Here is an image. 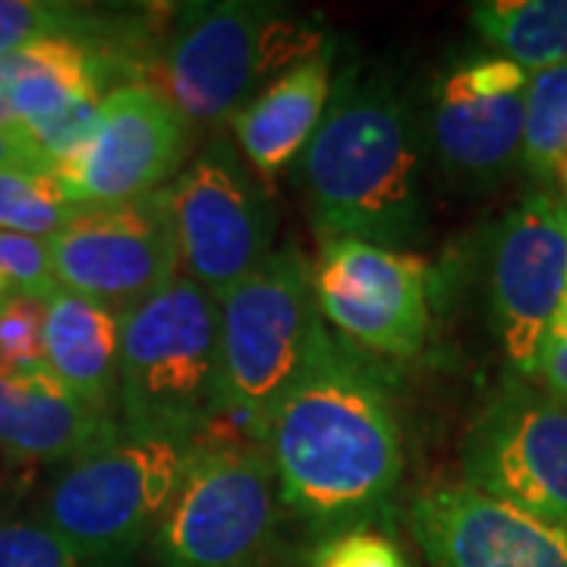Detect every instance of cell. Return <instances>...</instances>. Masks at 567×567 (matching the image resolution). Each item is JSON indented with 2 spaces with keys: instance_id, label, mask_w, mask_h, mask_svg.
<instances>
[{
  "instance_id": "ac0fdd59",
  "label": "cell",
  "mask_w": 567,
  "mask_h": 567,
  "mask_svg": "<svg viewBox=\"0 0 567 567\" xmlns=\"http://www.w3.org/2000/svg\"><path fill=\"white\" fill-rule=\"evenodd\" d=\"M13 126L25 136L70 117L89 104H102L111 54L73 39H44L0 58Z\"/></svg>"
},
{
  "instance_id": "f1b7e54d",
  "label": "cell",
  "mask_w": 567,
  "mask_h": 567,
  "mask_svg": "<svg viewBox=\"0 0 567 567\" xmlns=\"http://www.w3.org/2000/svg\"><path fill=\"white\" fill-rule=\"evenodd\" d=\"M0 167H41L51 171L41 148L22 130H0Z\"/></svg>"
},
{
  "instance_id": "ba28073f",
  "label": "cell",
  "mask_w": 567,
  "mask_h": 567,
  "mask_svg": "<svg viewBox=\"0 0 567 567\" xmlns=\"http://www.w3.org/2000/svg\"><path fill=\"white\" fill-rule=\"evenodd\" d=\"M181 271L221 300L271 256L278 215L237 142L215 136L167 186Z\"/></svg>"
},
{
  "instance_id": "6da1fadb",
  "label": "cell",
  "mask_w": 567,
  "mask_h": 567,
  "mask_svg": "<svg viewBox=\"0 0 567 567\" xmlns=\"http://www.w3.org/2000/svg\"><path fill=\"white\" fill-rule=\"evenodd\" d=\"M262 447L284 511L319 539L375 527L404 476V432L385 379L324 324Z\"/></svg>"
},
{
  "instance_id": "4316f807",
  "label": "cell",
  "mask_w": 567,
  "mask_h": 567,
  "mask_svg": "<svg viewBox=\"0 0 567 567\" xmlns=\"http://www.w3.org/2000/svg\"><path fill=\"white\" fill-rule=\"evenodd\" d=\"M0 268L13 293L32 297V300H48L61 290L51 268V249L48 240L39 237H22V234H3L0 230Z\"/></svg>"
},
{
  "instance_id": "7c38bea8",
  "label": "cell",
  "mask_w": 567,
  "mask_h": 567,
  "mask_svg": "<svg viewBox=\"0 0 567 567\" xmlns=\"http://www.w3.org/2000/svg\"><path fill=\"white\" fill-rule=\"evenodd\" d=\"M529 73L498 54L447 66L425 104L429 158L464 186H492L520 164Z\"/></svg>"
},
{
  "instance_id": "d4e9b609",
  "label": "cell",
  "mask_w": 567,
  "mask_h": 567,
  "mask_svg": "<svg viewBox=\"0 0 567 567\" xmlns=\"http://www.w3.org/2000/svg\"><path fill=\"white\" fill-rule=\"evenodd\" d=\"M44 365V303L13 293L0 303V372H35Z\"/></svg>"
},
{
  "instance_id": "277c9868",
  "label": "cell",
  "mask_w": 567,
  "mask_h": 567,
  "mask_svg": "<svg viewBox=\"0 0 567 567\" xmlns=\"http://www.w3.org/2000/svg\"><path fill=\"white\" fill-rule=\"evenodd\" d=\"M324 44L319 25L281 3H189L164 41L162 92L193 126H215L234 121L268 82Z\"/></svg>"
},
{
  "instance_id": "ffe728a7",
  "label": "cell",
  "mask_w": 567,
  "mask_h": 567,
  "mask_svg": "<svg viewBox=\"0 0 567 567\" xmlns=\"http://www.w3.org/2000/svg\"><path fill=\"white\" fill-rule=\"evenodd\" d=\"M470 22L527 73L567 63V0H483L470 7Z\"/></svg>"
},
{
  "instance_id": "83f0119b",
  "label": "cell",
  "mask_w": 567,
  "mask_h": 567,
  "mask_svg": "<svg viewBox=\"0 0 567 567\" xmlns=\"http://www.w3.org/2000/svg\"><path fill=\"white\" fill-rule=\"evenodd\" d=\"M529 382H536V388H543L551 401L567 406V334L548 338L546 344H543Z\"/></svg>"
},
{
  "instance_id": "cb8c5ba5",
  "label": "cell",
  "mask_w": 567,
  "mask_h": 567,
  "mask_svg": "<svg viewBox=\"0 0 567 567\" xmlns=\"http://www.w3.org/2000/svg\"><path fill=\"white\" fill-rule=\"evenodd\" d=\"M0 567H136L89 555L41 520H0Z\"/></svg>"
},
{
  "instance_id": "5bb4252c",
  "label": "cell",
  "mask_w": 567,
  "mask_h": 567,
  "mask_svg": "<svg viewBox=\"0 0 567 567\" xmlns=\"http://www.w3.org/2000/svg\"><path fill=\"white\" fill-rule=\"evenodd\" d=\"M567 290V205L529 193L507 212L488 249V309L511 365L529 379Z\"/></svg>"
},
{
  "instance_id": "4fadbf2b",
  "label": "cell",
  "mask_w": 567,
  "mask_h": 567,
  "mask_svg": "<svg viewBox=\"0 0 567 567\" xmlns=\"http://www.w3.org/2000/svg\"><path fill=\"white\" fill-rule=\"evenodd\" d=\"M322 322L379 357L410 360L429 338V271L401 252L360 240H324L312 265Z\"/></svg>"
},
{
  "instance_id": "1f68e13d",
  "label": "cell",
  "mask_w": 567,
  "mask_h": 567,
  "mask_svg": "<svg viewBox=\"0 0 567 567\" xmlns=\"http://www.w3.org/2000/svg\"><path fill=\"white\" fill-rule=\"evenodd\" d=\"M558 181H561V186H565V193H567V158H565V164H561V174H558Z\"/></svg>"
},
{
  "instance_id": "2e32d148",
  "label": "cell",
  "mask_w": 567,
  "mask_h": 567,
  "mask_svg": "<svg viewBox=\"0 0 567 567\" xmlns=\"http://www.w3.org/2000/svg\"><path fill=\"white\" fill-rule=\"evenodd\" d=\"M121 432L48 369L0 372V451L17 464H70Z\"/></svg>"
},
{
  "instance_id": "9c48e42d",
  "label": "cell",
  "mask_w": 567,
  "mask_h": 567,
  "mask_svg": "<svg viewBox=\"0 0 567 567\" xmlns=\"http://www.w3.org/2000/svg\"><path fill=\"white\" fill-rule=\"evenodd\" d=\"M461 483L567 527V406L524 379H505L470 423Z\"/></svg>"
},
{
  "instance_id": "5b68a950",
  "label": "cell",
  "mask_w": 567,
  "mask_h": 567,
  "mask_svg": "<svg viewBox=\"0 0 567 567\" xmlns=\"http://www.w3.org/2000/svg\"><path fill=\"white\" fill-rule=\"evenodd\" d=\"M312 262L297 244L271 249L218 300L221 423L262 445L265 429L322 331Z\"/></svg>"
},
{
  "instance_id": "f546056e",
  "label": "cell",
  "mask_w": 567,
  "mask_h": 567,
  "mask_svg": "<svg viewBox=\"0 0 567 567\" xmlns=\"http://www.w3.org/2000/svg\"><path fill=\"white\" fill-rule=\"evenodd\" d=\"M561 334H567V290H565V300H561V306H558V312H555V322H551V328H548V338H561Z\"/></svg>"
},
{
  "instance_id": "8992f818",
  "label": "cell",
  "mask_w": 567,
  "mask_h": 567,
  "mask_svg": "<svg viewBox=\"0 0 567 567\" xmlns=\"http://www.w3.org/2000/svg\"><path fill=\"white\" fill-rule=\"evenodd\" d=\"M193 454L196 442L123 429L51 476L35 520L89 555L136 561L177 495Z\"/></svg>"
},
{
  "instance_id": "603a6c76",
  "label": "cell",
  "mask_w": 567,
  "mask_h": 567,
  "mask_svg": "<svg viewBox=\"0 0 567 567\" xmlns=\"http://www.w3.org/2000/svg\"><path fill=\"white\" fill-rule=\"evenodd\" d=\"M80 212L51 171L0 167V230L51 240Z\"/></svg>"
},
{
  "instance_id": "52a82bcc",
  "label": "cell",
  "mask_w": 567,
  "mask_h": 567,
  "mask_svg": "<svg viewBox=\"0 0 567 567\" xmlns=\"http://www.w3.org/2000/svg\"><path fill=\"white\" fill-rule=\"evenodd\" d=\"M281 511L262 445L237 432L199 439L148 546L162 567H262L278 543Z\"/></svg>"
},
{
  "instance_id": "4dcf8cb0",
  "label": "cell",
  "mask_w": 567,
  "mask_h": 567,
  "mask_svg": "<svg viewBox=\"0 0 567 567\" xmlns=\"http://www.w3.org/2000/svg\"><path fill=\"white\" fill-rule=\"evenodd\" d=\"M10 297H13V287H10L7 275H3V268H0V303H3V300H10Z\"/></svg>"
},
{
  "instance_id": "484cf974",
  "label": "cell",
  "mask_w": 567,
  "mask_h": 567,
  "mask_svg": "<svg viewBox=\"0 0 567 567\" xmlns=\"http://www.w3.org/2000/svg\"><path fill=\"white\" fill-rule=\"evenodd\" d=\"M306 567H413L406 551L388 533L357 527L328 536L309 555Z\"/></svg>"
},
{
  "instance_id": "d6986e66",
  "label": "cell",
  "mask_w": 567,
  "mask_h": 567,
  "mask_svg": "<svg viewBox=\"0 0 567 567\" xmlns=\"http://www.w3.org/2000/svg\"><path fill=\"white\" fill-rule=\"evenodd\" d=\"M44 365L85 404L117 416L121 312L61 287L44 300Z\"/></svg>"
},
{
  "instance_id": "9a60e30c",
  "label": "cell",
  "mask_w": 567,
  "mask_h": 567,
  "mask_svg": "<svg viewBox=\"0 0 567 567\" xmlns=\"http://www.w3.org/2000/svg\"><path fill=\"white\" fill-rule=\"evenodd\" d=\"M406 524L432 567H567V527L464 483L423 488Z\"/></svg>"
},
{
  "instance_id": "e0dca14e",
  "label": "cell",
  "mask_w": 567,
  "mask_h": 567,
  "mask_svg": "<svg viewBox=\"0 0 567 567\" xmlns=\"http://www.w3.org/2000/svg\"><path fill=\"white\" fill-rule=\"evenodd\" d=\"M331 63L334 51L324 44L309 61L284 70L244 111L234 114V140L256 177L275 181L290 164L300 162L331 102Z\"/></svg>"
},
{
  "instance_id": "30bf717a",
  "label": "cell",
  "mask_w": 567,
  "mask_h": 567,
  "mask_svg": "<svg viewBox=\"0 0 567 567\" xmlns=\"http://www.w3.org/2000/svg\"><path fill=\"white\" fill-rule=\"evenodd\" d=\"M51 268L63 290L130 309L181 275L167 186L126 203L80 205L48 240Z\"/></svg>"
},
{
  "instance_id": "7a4b0ae2",
  "label": "cell",
  "mask_w": 567,
  "mask_h": 567,
  "mask_svg": "<svg viewBox=\"0 0 567 567\" xmlns=\"http://www.w3.org/2000/svg\"><path fill=\"white\" fill-rule=\"evenodd\" d=\"M423 117L385 73L347 70L297 171L312 230L385 249L420 244L429 227Z\"/></svg>"
},
{
  "instance_id": "8fae6325",
  "label": "cell",
  "mask_w": 567,
  "mask_h": 567,
  "mask_svg": "<svg viewBox=\"0 0 567 567\" xmlns=\"http://www.w3.org/2000/svg\"><path fill=\"white\" fill-rule=\"evenodd\" d=\"M193 123L148 82H126L104 95L95 130L51 167L76 205L126 203L158 193L186 167Z\"/></svg>"
},
{
  "instance_id": "44dd1931",
  "label": "cell",
  "mask_w": 567,
  "mask_h": 567,
  "mask_svg": "<svg viewBox=\"0 0 567 567\" xmlns=\"http://www.w3.org/2000/svg\"><path fill=\"white\" fill-rule=\"evenodd\" d=\"M117 35V20L92 13L89 7L58 0H0V58L44 39L85 41L107 54Z\"/></svg>"
},
{
  "instance_id": "3957f363",
  "label": "cell",
  "mask_w": 567,
  "mask_h": 567,
  "mask_svg": "<svg viewBox=\"0 0 567 567\" xmlns=\"http://www.w3.org/2000/svg\"><path fill=\"white\" fill-rule=\"evenodd\" d=\"M117 416L130 432L177 442L221 423L218 300L183 271L121 312Z\"/></svg>"
},
{
  "instance_id": "7402d4cb",
  "label": "cell",
  "mask_w": 567,
  "mask_h": 567,
  "mask_svg": "<svg viewBox=\"0 0 567 567\" xmlns=\"http://www.w3.org/2000/svg\"><path fill=\"white\" fill-rule=\"evenodd\" d=\"M567 158V63L529 73L520 167L536 183H551Z\"/></svg>"
}]
</instances>
